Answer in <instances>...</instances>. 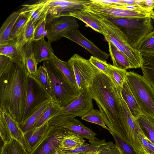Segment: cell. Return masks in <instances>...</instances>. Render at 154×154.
<instances>
[{"instance_id":"6da1fadb","label":"cell","mask_w":154,"mask_h":154,"mask_svg":"<svg viewBox=\"0 0 154 154\" xmlns=\"http://www.w3.org/2000/svg\"><path fill=\"white\" fill-rule=\"evenodd\" d=\"M89 88L108 131L126 141L127 131L119 92L110 78L97 68L92 84Z\"/></svg>"},{"instance_id":"7a4b0ae2","label":"cell","mask_w":154,"mask_h":154,"mask_svg":"<svg viewBox=\"0 0 154 154\" xmlns=\"http://www.w3.org/2000/svg\"><path fill=\"white\" fill-rule=\"evenodd\" d=\"M29 76L25 63L13 60L9 69L0 75V110L18 124L23 122Z\"/></svg>"},{"instance_id":"3957f363","label":"cell","mask_w":154,"mask_h":154,"mask_svg":"<svg viewBox=\"0 0 154 154\" xmlns=\"http://www.w3.org/2000/svg\"><path fill=\"white\" fill-rule=\"evenodd\" d=\"M91 13L100 21L106 34L105 38L106 41L109 42L125 56L133 69L141 68L144 63L143 56L137 49L130 45L125 34L122 29L104 17Z\"/></svg>"},{"instance_id":"277c9868","label":"cell","mask_w":154,"mask_h":154,"mask_svg":"<svg viewBox=\"0 0 154 154\" xmlns=\"http://www.w3.org/2000/svg\"><path fill=\"white\" fill-rule=\"evenodd\" d=\"M49 76L53 101L64 108L76 98L79 91L73 85L51 60L43 61Z\"/></svg>"},{"instance_id":"5b68a950","label":"cell","mask_w":154,"mask_h":154,"mask_svg":"<svg viewBox=\"0 0 154 154\" xmlns=\"http://www.w3.org/2000/svg\"><path fill=\"white\" fill-rule=\"evenodd\" d=\"M84 11L106 17L154 19L153 10H139L135 5H115L103 3L100 0H91V2L85 5Z\"/></svg>"},{"instance_id":"8992f818","label":"cell","mask_w":154,"mask_h":154,"mask_svg":"<svg viewBox=\"0 0 154 154\" xmlns=\"http://www.w3.org/2000/svg\"><path fill=\"white\" fill-rule=\"evenodd\" d=\"M100 15L119 27L125 34L130 45L136 49L145 37L154 30L151 18L132 19Z\"/></svg>"},{"instance_id":"52a82bcc","label":"cell","mask_w":154,"mask_h":154,"mask_svg":"<svg viewBox=\"0 0 154 154\" xmlns=\"http://www.w3.org/2000/svg\"><path fill=\"white\" fill-rule=\"evenodd\" d=\"M125 80L142 114L154 117V90L143 75L127 72Z\"/></svg>"},{"instance_id":"ba28073f","label":"cell","mask_w":154,"mask_h":154,"mask_svg":"<svg viewBox=\"0 0 154 154\" xmlns=\"http://www.w3.org/2000/svg\"><path fill=\"white\" fill-rule=\"evenodd\" d=\"M48 122L51 126L69 130L86 138L91 144L100 146L106 143L105 139L100 140L96 138L97 134L95 132L74 117L56 116L51 119Z\"/></svg>"},{"instance_id":"9c48e42d","label":"cell","mask_w":154,"mask_h":154,"mask_svg":"<svg viewBox=\"0 0 154 154\" xmlns=\"http://www.w3.org/2000/svg\"><path fill=\"white\" fill-rule=\"evenodd\" d=\"M68 61L74 72L79 93L91 86L96 74L97 68L87 60L75 54Z\"/></svg>"},{"instance_id":"30bf717a","label":"cell","mask_w":154,"mask_h":154,"mask_svg":"<svg viewBox=\"0 0 154 154\" xmlns=\"http://www.w3.org/2000/svg\"><path fill=\"white\" fill-rule=\"evenodd\" d=\"M50 100L47 92L35 78L29 75L23 122L43 103Z\"/></svg>"},{"instance_id":"8fae6325","label":"cell","mask_w":154,"mask_h":154,"mask_svg":"<svg viewBox=\"0 0 154 154\" xmlns=\"http://www.w3.org/2000/svg\"><path fill=\"white\" fill-rule=\"evenodd\" d=\"M79 25L72 16H61L46 19L45 36L51 43L59 40L63 34L78 29Z\"/></svg>"},{"instance_id":"7c38bea8","label":"cell","mask_w":154,"mask_h":154,"mask_svg":"<svg viewBox=\"0 0 154 154\" xmlns=\"http://www.w3.org/2000/svg\"><path fill=\"white\" fill-rule=\"evenodd\" d=\"M93 99L89 88H85L57 116L81 117L93 109Z\"/></svg>"},{"instance_id":"4fadbf2b","label":"cell","mask_w":154,"mask_h":154,"mask_svg":"<svg viewBox=\"0 0 154 154\" xmlns=\"http://www.w3.org/2000/svg\"><path fill=\"white\" fill-rule=\"evenodd\" d=\"M49 9L46 19L69 16L70 14L84 10L91 0H48Z\"/></svg>"},{"instance_id":"5bb4252c","label":"cell","mask_w":154,"mask_h":154,"mask_svg":"<svg viewBox=\"0 0 154 154\" xmlns=\"http://www.w3.org/2000/svg\"><path fill=\"white\" fill-rule=\"evenodd\" d=\"M72 132L67 129L51 126L45 138L30 154H55L60 149L59 145L64 138Z\"/></svg>"},{"instance_id":"9a60e30c","label":"cell","mask_w":154,"mask_h":154,"mask_svg":"<svg viewBox=\"0 0 154 154\" xmlns=\"http://www.w3.org/2000/svg\"><path fill=\"white\" fill-rule=\"evenodd\" d=\"M48 121L23 134V146L29 154L36 149L47 136L51 127Z\"/></svg>"},{"instance_id":"2e32d148","label":"cell","mask_w":154,"mask_h":154,"mask_svg":"<svg viewBox=\"0 0 154 154\" xmlns=\"http://www.w3.org/2000/svg\"><path fill=\"white\" fill-rule=\"evenodd\" d=\"M71 41L80 45L91 53L93 56L100 59L106 60L110 54L102 51L92 42L84 36L78 29L68 32L62 35Z\"/></svg>"},{"instance_id":"e0dca14e","label":"cell","mask_w":154,"mask_h":154,"mask_svg":"<svg viewBox=\"0 0 154 154\" xmlns=\"http://www.w3.org/2000/svg\"><path fill=\"white\" fill-rule=\"evenodd\" d=\"M22 6L20 11L28 14L35 28L46 18L49 9L48 0H40L34 4L24 5Z\"/></svg>"},{"instance_id":"ac0fdd59","label":"cell","mask_w":154,"mask_h":154,"mask_svg":"<svg viewBox=\"0 0 154 154\" xmlns=\"http://www.w3.org/2000/svg\"><path fill=\"white\" fill-rule=\"evenodd\" d=\"M25 46L23 47H19L14 40H11L0 45V54L7 56L17 62L25 63L26 57Z\"/></svg>"},{"instance_id":"d6986e66","label":"cell","mask_w":154,"mask_h":154,"mask_svg":"<svg viewBox=\"0 0 154 154\" xmlns=\"http://www.w3.org/2000/svg\"><path fill=\"white\" fill-rule=\"evenodd\" d=\"M51 44L44 38L32 42V51L37 64L53 58L54 54Z\"/></svg>"},{"instance_id":"ffe728a7","label":"cell","mask_w":154,"mask_h":154,"mask_svg":"<svg viewBox=\"0 0 154 154\" xmlns=\"http://www.w3.org/2000/svg\"><path fill=\"white\" fill-rule=\"evenodd\" d=\"M69 16L82 21L88 26L103 35L104 37L106 36L100 21L91 13L83 10L71 13Z\"/></svg>"},{"instance_id":"44dd1931","label":"cell","mask_w":154,"mask_h":154,"mask_svg":"<svg viewBox=\"0 0 154 154\" xmlns=\"http://www.w3.org/2000/svg\"><path fill=\"white\" fill-rule=\"evenodd\" d=\"M121 94L131 112L134 116L137 119L139 116L142 114V113L125 79L122 86Z\"/></svg>"},{"instance_id":"7402d4cb","label":"cell","mask_w":154,"mask_h":154,"mask_svg":"<svg viewBox=\"0 0 154 154\" xmlns=\"http://www.w3.org/2000/svg\"><path fill=\"white\" fill-rule=\"evenodd\" d=\"M20 15V10L11 13L2 24L0 29V45L9 42L13 26Z\"/></svg>"},{"instance_id":"603a6c76","label":"cell","mask_w":154,"mask_h":154,"mask_svg":"<svg viewBox=\"0 0 154 154\" xmlns=\"http://www.w3.org/2000/svg\"><path fill=\"white\" fill-rule=\"evenodd\" d=\"M109 51L113 62V66L116 68L126 70L133 69L131 64L125 56L117 48L108 41Z\"/></svg>"},{"instance_id":"cb8c5ba5","label":"cell","mask_w":154,"mask_h":154,"mask_svg":"<svg viewBox=\"0 0 154 154\" xmlns=\"http://www.w3.org/2000/svg\"><path fill=\"white\" fill-rule=\"evenodd\" d=\"M51 100H48L44 102L29 117L21 123L18 124L23 134L34 128Z\"/></svg>"},{"instance_id":"d4e9b609","label":"cell","mask_w":154,"mask_h":154,"mask_svg":"<svg viewBox=\"0 0 154 154\" xmlns=\"http://www.w3.org/2000/svg\"><path fill=\"white\" fill-rule=\"evenodd\" d=\"M51 60L69 82L78 89L73 67L69 61H64L54 55ZM79 90V89H78Z\"/></svg>"},{"instance_id":"484cf974","label":"cell","mask_w":154,"mask_h":154,"mask_svg":"<svg viewBox=\"0 0 154 154\" xmlns=\"http://www.w3.org/2000/svg\"><path fill=\"white\" fill-rule=\"evenodd\" d=\"M85 143L84 138L72 132L64 138L59 145V148L63 150H72Z\"/></svg>"},{"instance_id":"4316f807","label":"cell","mask_w":154,"mask_h":154,"mask_svg":"<svg viewBox=\"0 0 154 154\" xmlns=\"http://www.w3.org/2000/svg\"><path fill=\"white\" fill-rule=\"evenodd\" d=\"M137 120L145 135L154 144V117L142 114Z\"/></svg>"},{"instance_id":"83f0119b","label":"cell","mask_w":154,"mask_h":154,"mask_svg":"<svg viewBox=\"0 0 154 154\" xmlns=\"http://www.w3.org/2000/svg\"><path fill=\"white\" fill-rule=\"evenodd\" d=\"M35 27L31 20H29L20 34L14 40L19 47H23L33 41Z\"/></svg>"},{"instance_id":"f1b7e54d","label":"cell","mask_w":154,"mask_h":154,"mask_svg":"<svg viewBox=\"0 0 154 154\" xmlns=\"http://www.w3.org/2000/svg\"><path fill=\"white\" fill-rule=\"evenodd\" d=\"M35 78L45 89L51 100L53 101V96L49 76L46 67L44 64L38 69Z\"/></svg>"},{"instance_id":"f546056e","label":"cell","mask_w":154,"mask_h":154,"mask_svg":"<svg viewBox=\"0 0 154 154\" xmlns=\"http://www.w3.org/2000/svg\"><path fill=\"white\" fill-rule=\"evenodd\" d=\"M127 71L126 70L114 67L109 63L108 75L117 90H121L125 79Z\"/></svg>"},{"instance_id":"4dcf8cb0","label":"cell","mask_w":154,"mask_h":154,"mask_svg":"<svg viewBox=\"0 0 154 154\" xmlns=\"http://www.w3.org/2000/svg\"><path fill=\"white\" fill-rule=\"evenodd\" d=\"M63 108L55 102L51 100L34 128L42 126L51 119L56 116Z\"/></svg>"},{"instance_id":"1f68e13d","label":"cell","mask_w":154,"mask_h":154,"mask_svg":"<svg viewBox=\"0 0 154 154\" xmlns=\"http://www.w3.org/2000/svg\"><path fill=\"white\" fill-rule=\"evenodd\" d=\"M137 49L143 56H154V30L145 37Z\"/></svg>"},{"instance_id":"d6a6232c","label":"cell","mask_w":154,"mask_h":154,"mask_svg":"<svg viewBox=\"0 0 154 154\" xmlns=\"http://www.w3.org/2000/svg\"><path fill=\"white\" fill-rule=\"evenodd\" d=\"M1 110L10 131L12 137L23 145V133L20 129L18 124L10 114L5 111Z\"/></svg>"},{"instance_id":"836d02e7","label":"cell","mask_w":154,"mask_h":154,"mask_svg":"<svg viewBox=\"0 0 154 154\" xmlns=\"http://www.w3.org/2000/svg\"><path fill=\"white\" fill-rule=\"evenodd\" d=\"M0 154H29L23 145L15 139L12 138L8 142L4 143Z\"/></svg>"},{"instance_id":"e575fe53","label":"cell","mask_w":154,"mask_h":154,"mask_svg":"<svg viewBox=\"0 0 154 154\" xmlns=\"http://www.w3.org/2000/svg\"><path fill=\"white\" fill-rule=\"evenodd\" d=\"M26 57L25 65L29 75L35 78L38 69L34 55L32 51V43L28 44L26 47Z\"/></svg>"},{"instance_id":"d590c367","label":"cell","mask_w":154,"mask_h":154,"mask_svg":"<svg viewBox=\"0 0 154 154\" xmlns=\"http://www.w3.org/2000/svg\"><path fill=\"white\" fill-rule=\"evenodd\" d=\"M20 12V15L13 26L10 35L11 40L15 39L20 34L26 23L29 20V16L27 13Z\"/></svg>"},{"instance_id":"8d00e7d4","label":"cell","mask_w":154,"mask_h":154,"mask_svg":"<svg viewBox=\"0 0 154 154\" xmlns=\"http://www.w3.org/2000/svg\"><path fill=\"white\" fill-rule=\"evenodd\" d=\"M81 118L83 120L97 124L105 129L109 130L103 120L99 110L93 109L81 117Z\"/></svg>"},{"instance_id":"74e56055","label":"cell","mask_w":154,"mask_h":154,"mask_svg":"<svg viewBox=\"0 0 154 154\" xmlns=\"http://www.w3.org/2000/svg\"><path fill=\"white\" fill-rule=\"evenodd\" d=\"M0 135L4 143L9 142L12 138L10 129L1 110H0Z\"/></svg>"},{"instance_id":"f35d334b","label":"cell","mask_w":154,"mask_h":154,"mask_svg":"<svg viewBox=\"0 0 154 154\" xmlns=\"http://www.w3.org/2000/svg\"><path fill=\"white\" fill-rule=\"evenodd\" d=\"M100 146L86 142L83 145L74 149L62 150L69 154H86L97 153Z\"/></svg>"},{"instance_id":"ab89813d","label":"cell","mask_w":154,"mask_h":154,"mask_svg":"<svg viewBox=\"0 0 154 154\" xmlns=\"http://www.w3.org/2000/svg\"><path fill=\"white\" fill-rule=\"evenodd\" d=\"M112 136L115 144L120 150L121 154H137L130 145L123 141L114 132L109 131Z\"/></svg>"},{"instance_id":"60d3db41","label":"cell","mask_w":154,"mask_h":154,"mask_svg":"<svg viewBox=\"0 0 154 154\" xmlns=\"http://www.w3.org/2000/svg\"><path fill=\"white\" fill-rule=\"evenodd\" d=\"M97 153V154H121L118 147L111 141L100 146Z\"/></svg>"},{"instance_id":"b9f144b4","label":"cell","mask_w":154,"mask_h":154,"mask_svg":"<svg viewBox=\"0 0 154 154\" xmlns=\"http://www.w3.org/2000/svg\"><path fill=\"white\" fill-rule=\"evenodd\" d=\"M89 60L94 66L108 75L109 63L106 61L101 60L93 56H91Z\"/></svg>"},{"instance_id":"7bdbcfd3","label":"cell","mask_w":154,"mask_h":154,"mask_svg":"<svg viewBox=\"0 0 154 154\" xmlns=\"http://www.w3.org/2000/svg\"><path fill=\"white\" fill-rule=\"evenodd\" d=\"M46 24L45 18L35 28L33 41L44 38L45 36Z\"/></svg>"},{"instance_id":"ee69618b","label":"cell","mask_w":154,"mask_h":154,"mask_svg":"<svg viewBox=\"0 0 154 154\" xmlns=\"http://www.w3.org/2000/svg\"><path fill=\"white\" fill-rule=\"evenodd\" d=\"M141 68L143 76L154 90V68L144 65Z\"/></svg>"},{"instance_id":"f6af8a7d","label":"cell","mask_w":154,"mask_h":154,"mask_svg":"<svg viewBox=\"0 0 154 154\" xmlns=\"http://www.w3.org/2000/svg\"><path fill=\"white\" fill-rule=\"evenodd\" d=\"M12 61L9 57L0 54V75L9 69Z\"/></svg>"},{"instance_id":"bcb514c9","label":"cell","mask_w":154,"mask_h":154,"mask_svg":"<svg viewBox=\"0 0 154 154\" xmlns=\"http://www.w3.org/2000/svg\"><path fill=\"white\" fill-rule=\"evenodd\" d=\"M140 137L144 154H149L147 138L144 133L141 134Z\"/></svg>"},{"instance_id":"7dc6e473","label":"cell","mask_w":154,"mask_h":154,"mask_svg":"<svg viewBox=\"0 0 154 154\" xmlns=\"http://www.w3.org/2000/svg\"><path fill=\"white\" fill-rule=\"evenodd\" d=\"M143 65L154 68V56H143Z\"/></svg>"},{"instance_id":"c3c4849f","label":"cell","mask_w":154,"mask_h":154,"mask_svg":"<svg viewBox=\"0 0 154 154\" xmlns=\"http://www.w3.org/2000/svg\"><path fill=\"white\" fill-rule=\"evenodd\" d=\"M149 149V154H154V144L147 138Z\"/></svg>"},{"instance_id":"681fc988","label":"cell","mask_w":154,"mask_h":154,"mask_svg":"<svg viewBox=\"0 0 154 154\" xmlns=\"http://www.w3.org/2000/svg\"><path fill=\"white\" fill-rule=\"evenodd\" d=\"M55 154H69L68 153L65 152L63 151L60 149H58Z\"/></svg>"},{"instance_id":"f907efd6","label":"cell","mask_w":154,"mask_h":154,"mask_svg":"<svg viewBox=\"0 0 154 154\" xmlns=\"http://www.w3.org/2000/svg\"><path fill=\"white\" fill-rule=\"evenodd\" d=\"M87 154H97V153H88Z\"/></svg>"},{"instance_id":"816d5d0a","label":"cell","mask_w":154,"mask_h":154,"mask_svg":"<svg viewBox=\"0 0 154 154\" xmlns=\"http://www.w3.org/2000/svg\"><path fill=\"white\" fill-rule=\"evenodd\" d=\"M153 21H154V20H153Z\"/></svg>"},{"instance_id":"f5cc1de1","label":"cell","mask_w":154,"mask_h":154,"mask_svg":"<svg viewBox=\"0 0 154 154\" xmlns=\"http://www.w3.org/2000/svg\"><path fill=\"white\" fill-rule=\"evenodd\" d=\"M153 10L154 11V9H153Z\"/></svg>"}]
</instances>
